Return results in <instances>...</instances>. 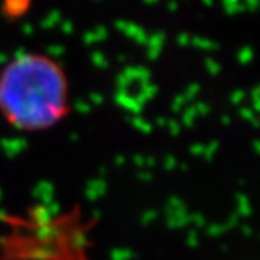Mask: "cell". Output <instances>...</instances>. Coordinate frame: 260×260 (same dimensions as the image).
<instances>
[{"label":"cell","instance_id":"2","mask_svg":"<svg viewBox=\"0 0 260 260\" xmlns=\"http://www.w3.org/2000/svg\"><path fill=\"white\" fill-rule=\"evenodd\" d=\"M0 260H89V226L80 207L61 215L30 209L22 215H0Z\"/></svg>","mask_w":260,"mask_h":260},{"label":"cell","instance_id":"1","mask_svg":"<svg viewBox=\"0 0 260 260\" xmlns=\"http://www.w3.org/2000/svg\"><path fill=\"white\" fill-rule=\"evenodd\" d=\"M69 111L68 79L53 58L22 52L0 71V115L17 132H46Z\"/></svg>","mask_w":260,"mask_h":260}]
</instances>
